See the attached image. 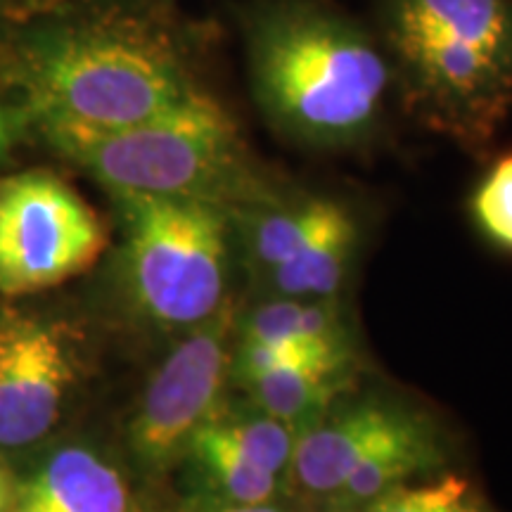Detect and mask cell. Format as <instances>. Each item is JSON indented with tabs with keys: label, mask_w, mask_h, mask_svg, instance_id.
Listing matches in <instances>:
<instances>
[{
	"label": "cell",
	"mask_w": 512,
	"mask_h": 512,
	"mask_svg": "<svg viewBox=\"0 0 512 512\" xmlns=\"http://www.w3.org/2000/svg\"><path fill=\"white\" fill-rule=\"evenodd\" d=\"M195 43L150 5H55L0 38V88L22 105L38 138L114 131L207 93L197 79Z\"/></svg>",
	"instance_id": "obj_1"
},
{
	"label": "cell",
	"mask_w": 512,
	"mask_h": 512,
	"mask_svg": "<svg viewBox=\"0 0 512 512\" xmlns=\"http://www.w3.org/2000/svg\"><path fill=\"white\" fill-rule=\"evenodd\" d=\"M351 363L297 361L235 382L256 408L304 432L335 406L349 384Z\"/></svg>",
	"instance_id": "obj_12"
},
{
	"label": "cell",
	"mask_w": 512,
	"mask_h": 512,
	"mask_svg": "<svg viewBox=\"0 0 512 512\" xmlns=\"http://www.w3.org/2000/svg\"><path fill=\"white\" fill-rule=\"evenodd\" d=\"M200 432L283 482L299 437V432L271 418L252 401H230L228 396L200 427Z\"/></svg>",
	"instance_id": "obj_15"
},
{
	"label": "cell",
	"mask_w": 512,
	"mask_h": 512,
	"mask_svg": "<svg viewBox=\"0 0 512 512\" xmlns=\"http://www.w3.org/2000/svg\"><path fill=\"white\" fill-rule=\"evenodd\" d=\"M254 98L294 140L368 138L394 83L380 38L325 0H256L245 17Z\"/></svg>",
	"instance_id": "obj_2"
},
{
	"label": "cell",
	"mask_w": 512,
	"mask_h": 512,
	"mask_svg": "<svg viewBox=\"0 0 512 512\" xmlns=\"http://www.w3.org/2000/svg\"><path fill=\"white\" fill-rule=\"evenodd\" d=\"M55 5L57 0H0V38H5L10 31L27 24L29 19L43 15Z\"/></svg>",
	"instance_id": "obj_20"
},
{
	"label": "cell",
	"mask_w": 512,
	"mask_h": 512,
	"mask_svg": "<svg viewBox=\"0 0 512 512\" xmlns=\"http://www.w3.org/2000/svg\"><path fill=\"white\" fill-rule=\"evenodd\" d=\"M15 512H22V510H15Z\"/></svg>",
	"instance_id": "obj_23"
},
{
	"label": "cell",
	"mask_w": 512,
	"mask_h": 512,
	"mask_svg": "<svg viewBox=\"0 0 512 512\" xmlns=\"http://www.w3.org/2000/svg\"><path fill=\"white\" fill-rule=\"evenodd\" d=\"M441 460L439 444L425 420L415 418L387 444L363 458L344 484L323 503L325 512H366L375 501L408 484Z\"/></svg>",
	"instance_id": "obj_13"
},
{
	"label": "cell",
	"mask_w": 512,
	"mask_h": 512,
	"mask_svg": "<svg viewBox=\"0 0 512 512\" xmlns=\"http://www.w3.org/2000/svg\"><path fill=\"white\" fill-rule=\"evenodd\" d=\"M235 302L185 332L147 382L128 422V446L147 472L181 463L192 437L226 399L238 342Z\"/></svg>",
	"instance_id": "obj_7"
},
{
	"label": "cell",
	"mask_w": 512,
	"mask_h": 512,
	"mask_svg": "<svg viewBox=\"0 0 512 512\" xmlns=\"http://www.w3.org/2000/svg\"><path fill=\"white\" fill-rule=\"evenodd\" d=\"M204 489V501L235 505H268L285 496V482L249 463L209 434L197 432L183 456Z\"/></svg>",
	"instance_id": "obj_16"
},
{
	"label": "cell",
	"mask_w": 512,
	"mask_h": 512,
	"mask_svg": "<svg viewBox=\"0 0 512 512\" xmlns=\"http://www.w3.org/2000/svg\"><path fill=\"white\" fill-rule=\"evenodd\" d=\"M22 512H131L124 472L95 448H55L27 482L19 484Z\"/></svg>",
	"instance_id": "obj_10"
},
{
	"label": "cell",
	"mask_w": 512,
	"mask_h": 512,
	"mask_svg": "<svg viewBox=\"0 0 512 512\" xmlns=\"http://www.w3.org/2000/svg\"><path fill=\"white\" fill-rule=\"evenodd\" d=\"M41 140L112 197H185L233 211L271 185L254 169L235 119L211 93L143 124L57 131Z\"/></svg>",
	"instance_id": "obj_4"
},
{
	"label": "cell",
	"mask_w": 512,
	"mask_h": 512,
	"mask_svg": "<svg viewBox=\"0 0 512 512\" xmlns=\"http://www.w3.org/2000/svg\"><path fill=\"white\" fill-rule=\"evenodd\" d=\"M74 354L57 325L0 323V448L36 444L60 420L74 384Z\"/></svg>",
	"instance_id": "obj_8"
},
{
	"label": "cell",
	"mask_w": 512,
	"mask_h": 512,
	"mask_svg": "<svg viewBox=\"0 0 512 512\" xmlns=\"http://www.w3.org/2000/svg\"><path fill=\"white\" fill-rule=\"evenodd\" d=\"M29 136H34V131H31L29 117L24 114L22 105L0 88V169L10 164L17 147Z\"/></svg>",
	"instance_id": "obj_19"
},
{
	"label": "cell",
	"mask_w": 512,
	"mask_h": 512,
	"mask_svg": "<svg viewBox=\"0 0 512 512\" xmlns=\"http://www.w3.org/2000/svg\"><path fill=\"white\" fill-rule=\"evenodd\" d=\"M413 418L403 408L377 401L332 406L323 418L299 432L285 475V494L323 508L351 470L394 439Z\"/></svg>",
	"instance_id": "obj_9"
},
{
	"label": "cell",
	"mask_w": 512,
	"mask_h": 512,
	"mask_svg": "<svg viewBox=\"0 0 512 512\" xmlns=\"http://www.w3.org/2000/svg\"><path fill=\"white\" fill-rule=\"evenodd\" d=\"M366 512H482L472 486L446 475L425 484H401Z\"/></svg>",
	"instance_id": "obj_17"
},
{
	"label": "cell",
	"mask_w": 512,
	"mask_h": 512,
	"mask_svg": "<svg viewBox=\"0 0 512 512\" xmlns=\"http://www.w3.org/2000/svg\"><path fill=\"white\" fill-rule=\"evenodd\" d=\"M238 342L275 344L351 361V339L337 299L271 297L238 320Z\"/></svg>",
	"instance_id": "obj_11"
},
{
	"label": "cell",
	"mask_w": 512,
	"mask_h": 512,
	"mask_svg": "<svg viewBox=\"0 0 512 512\" xmlns=\"http://www.w3.org/2000/svg\"><path fill=\"white\" fill-rule=\"evenodd\" d=\"M377 38L427 121L484 143L512 107V0H375Z\"/></svg>",
	"instance_id": "obj_3"
},
{
	"label": "cell",
	"mask_w": 512,
	"mask_h": 512,
	"mask_svg": "<svg viewBox=\"0 0 512 512\" xmlns=\"http://www.w3.org/2000/svg\"><path fill=\"white\" fill-rule=\"evenodd\" d=\"M178 512H285L280 510L275 503L268 505H235V503H219V501H204L190 508L178 510Z\"/></svg>",
	"instance_id": "obj_22"
},
{
	"label": "cell",
	"mask_w": 512,
	"mask_h": 512,
	"mask_svg": "<svg viewBox=\"0 0 512 512\" xmlns=\"http://www.w3.org/2000/svg\"><path fill=\"white\" fill-rule=\"evenodd\" d=\"M472 216L496 247L512 252V152L496 159L472 195Z\"/></svg>",
	"instance_id": "obj_18"
},
{
	"label": "cell",
	"mask_w": 512,
	"mask_h": 512,
	"mask_svg": "<svg viewBox=\"0 0 512 512\" xmlns=\"http://www.w3.org/2000/svg\"><path fill=\"white\" fill-rule=\"evenodd\" d=\"M107 247L98 211L53 171L0 178V294L27 297L88 271Z\"/></svg>",
	"instance_id": "obj_6"
},
{
	"label": "cell",
	"mask_w": 512,
	"mask_h": 512,
	"mask_svg": "<svg viewBox=\"0 0 512 512\" xmlns=\"http://www.w3.org/2000/svg\"><path fill=\"white\" fill-rule=\"evenodd\" d=\"M19 479L10 465L0 460V512H15L19 501Z\"/></svg>",
	"instance_id": "obj_21"
},
{
	"label": "cell",
	"mask_w": 512,
	"mask_h": 512,
	"mask_svg": "<svg viewBox=\"0 0 512 512\" xmlns=\"http://www.w3.org/2000/svg\"><path fill=\"white\" fill-rule=\"evenodd\" d=\"M121 242V285L140 318L190 330L228 302L233 219L221 204L185 197H112Z\"/></svg>",
	"instance_id": "obj_5"
},
{
	"label": "cell",
	"mask_w": 512,
	"mask_h": 512,
	"mask_svg": "<svg viewBox=\"0 0 512 512\" xmlns=\"http://www.w3.org/2000/svg\"><path fill=\"white\" fill-rule=\"evenodd\" d=\"M358 245V226L339 202L332 216L290 259L264 275L275 297L335 299L342 290Z\"/></svg>",
	"instance_id": "obj_14"
}]
</instances>
